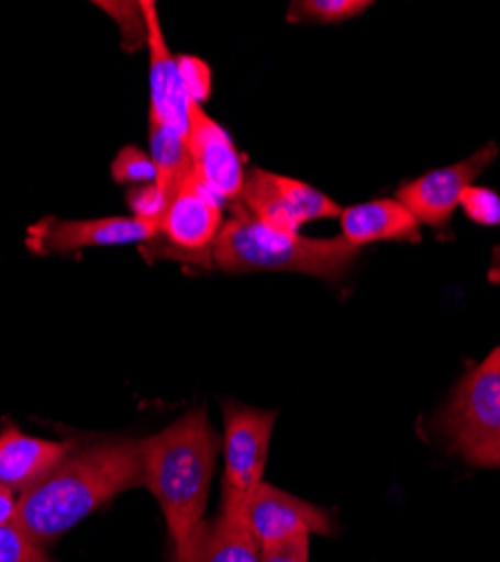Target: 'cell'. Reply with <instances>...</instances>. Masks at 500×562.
Wrapping results in <instances>:
<instances>
[{"label":"cell","instance_id":"cell-3","mask_svg":"<svg viewBox=\"0 0 500 562\" xmlns=\"http://www.w3.org/2000/svg\"><path fill=\"white\" fill-rule=\"evenodd\" d=\"M233 216L223 223L212 263L223 272L287 270L304 272L318 279H343L356 263L360 250L338 239H309L300 232H282L253 218L240 203H233Z\"/></svg>","mask_w":500,"mask_h":562},{"label":"cell","instance_id":"cell-7","mask_svg":"<svg viewBox=\"0 0 500 562\" xmlns=\"http://www.w3.org/2000/svg\"><path fill=\"white\" fill-rule=\"evenodd\" d=\"M253 218L282 232H298L318 218H338L343 207L313 184L253 167L237 201Z\"/></svg>","mask_w":500,"mask_h":562},{"label":"cell","instance_id":"cell-18","mask_svg":"<svg viewBox=\"0 0 500 562\" xmlns=\"http://www.w3.org/2000/svg\"><path fill=\"white\" fill-rule=\"evenodd\" d=\"M156 165L147 151L135 145H126L111 162V178L124 187H143L156 182Z\"/></svg>","mask_w":500,"mask_h":562},{"label":"cell","instance_id":"cell-14","mask_svg":"<svg viewBox=\"0 0 500 562\" xmlns=\"http://www.w3.org/2000/svg\"><path fill=\"white\" fill-rule=\"evenodd\" d=\"M338 221L341 237L358 250L370 244H420L422 239V223L397 199H377L343 207Z\"/></svg>","mask_w":500,"mask_h":562},{"label":"cell","instance_id":"cell-24","mask_svg":"<svg viewBox=\"0 0 500 562\" xmlns=\"http://www.w3.org/2000/svg\"><path fill=\"white\" fill-rule=\"evenodd\" d=\"M19 493L0 484V527H10L16 522V510H19Z\"/></svg>","mask_w":500,"mask_h":562},{"label":"cell","instance_id":"cell-12","mask_svg":"<svg viewBox=\"0 0 500 562\" xmlns=\"http://www.w3.org/2000/svg\"><path fill=\"white\" fill-rule=\"evenodd\" d=\"M145 27H147V48H149V120L188 137V111L190 98L180 81L176 57L169 53L165 41L160 19L156 12V3L143 0L141 3Z\"/></svg>","mask_w":500,"mask_h":562},{"label":"cell","instance_id":"cell-21","mask_svg":"<svg viewBox=\"0 0 500 562\" xmlns=\"http://www.w3.org/2000/svg\"><path fill=\"white\" fill-rule=\"evenodd\" d=\"M0 562H55L43 547L34 544L16 525L0 527Z\"/></svg>","mask_w":500,"mask_h":562},{"label":"cell","instance_id":"cell-8","mask_svg":"<svg viewBox=\"0 0 500 562\" xmlns=\"http://www.w3.org/2000/svg\"><path fill=\"white\" fill-rule=\"evenodd\" d=\"M496 158L498 147L493 143H487L456 165L433 169L415 180L403 182L395 199L420 223L431 227H444L460 207V199L467 187H471Z\"/></svg>","mask_w":500,"mask_h":562},{"label":"cell","instance_id":"cell-6","mask_svg":"<svg viewBox=\"0 0 500 562\" xmlns=\"http://www.w3.org/2000/svg\"><path fill=\"white\" fill-rule=\"evenodd\" d=\"M276 409H257L235 401L223 403V484L221 506L248 510V502L264 482Z\"/></svg>","mask_w":500,"mask_h":562},{"label":"cell","instance_id":"cell-13","mask_svg":"<svg viewBox=\"0 0 500 562\" xmlns=\"http://www.w3.org/2000/svg\"><path fill=\"white\" fill-rule=\"evenodd\" d=\"M77 448L73 439H41L19 430L10 418L0 428V484L23 495L48 477Z\"/></svg>","mask_w":500,"mask_h":562},{"label":"cell","instance_id":"cell-16","mask_svg":"<svg viewBox=\"0 0 500 562\" xmlns=\"http://www.w3.org/2000/svg\"><path fill=\"white\" fill-rule=\"evenodd\" d=\"M149 156L156 165V184L171 196L174 182L188 162V137L149 120Z\"/></svg>","mask_w":500,"mask_h":562},{"label":"cell","instance_id":"cell-5","mask_svg":"<svg viewBox=\"0 0 500 562\" xmlns=\"http://www.w3.org/2000/svg\"><path fill=\"white\" fill-rule=\"evenodd\" d=\"M223 223V203L197 178L188 158L174 182L167 212L152 246H158L163 257L214 268L212 250Z\"/></svg>","mask_w":500,"mask_h":562},{"label":"cell","instance_id":"cell-11","mask_svg":"<svg viewBox=\"0 0 500 562\" xmlns=\"http://www.w3.org/2000/svg\"><path fill=\"white\" fill-rule=\"evenodd\" d=\"M248 529L257 547L276 544L296 536H334V513L304 502L268 482H262L248 502Z\"/></svg>","mask_w":500,"mask_h":562},{"label":"cell","instance_id":"cell-17","mask_svg":"<svg viewBox=\"0 0 500 562\" xmlns=\"http://www.w3.org/2000/svg\"><path fill=\"white\" fill-rule=\"evenodd\" d=\"M370 8V0H293L287 10V21L293 25H334L349 21Z\"/></svg>","mask_w":500,"mask_h":562},{"label":"cell","instance_id":"cell-15","mask_svg":"<svg viewBox=\"0 0 500 562\" xmlns=\"http://www.w3.org/2000/svg\"><path fill=\"white\" fill-rule=\"evenodd\" d=\"M174 562H259L246 510L221 506L214 520H203L184 560Z\"/></svg>","mask_w":500,"mask_h":562},{"label":"cell","instance_id":"cell-23","mask_svg":"<svg viewBox=\"0 0 500 562\" xmlns=\"http://www.w3.org/2000/svg\"><path fill=\"white\" fill-rule=\"evenodd\" d=\"M257 549L259 562H309V536H296Z\"/></svg>","mask_w":500,"mask_h":562},{"label":"cell","instance_id":"cell-1","mask_svg":"<svg viewBox=\"0 0 500 562\" xmlns=\"http://www.w3.org/2000/svg\"><path fill=\"white\" fill-rule=\"evenodd\" d=\"M138 486H143L141 441L77 443L48 477L19 497L14 525L34 544L45 547L115 495Z\"/></svg>","mask_w":500,"mask_h":562},{"label":"cell","instance_id":"cell-2","mask_svg":"<svg viewBox=\"0 0 500 562\" xmlns=\"http://www.w3.org/2000/svg\"><path fill=\"white\" fill-rule=\"evenodd\" d=\"M221 437L203 407L186 412L160 432L141 439L143 486L156 497L174 542V560H184L203 522Z\"/></svg>","mask_w":500,"mask_h":562},{"label":"cell","instance_id":"cell-25","mask_svg":"<svg viewBox=\"0 0 500 562\" xmlns=\"http://www.w3.org/2000/svg\"><path fill=\"white\" fill-rule=\"evenodd\" d=\"M487 277H489L491 284L500 286V246H496L493 252H491V266H489Z\"/></svg>","mask_w":500,"mask_h":562},{"label":"cell","instance_id":"cell-22","mask_svg":"<svg viewBox=\"0 0 500 562\" xmlns=\"http://www.w3.org/2000/svg\"><path fill=\"white\" fill-rule=\"evenodd\" d=\"M178 75L180 81H184V88L188 92L190 102H197L203 106V102L210 98L212 92V70L201 57L192 55H180L176 57Z\"/></svg>","mask_w":500,"mask_h":562},{"label":"cell","instance_id":"cell-19","mask_svg":"<svg viewBox=\"0 0 500 562\" xmlns=\"http://www.w3.org/2000/svg\"><path fill=\"white\" fill-rule=\"evenodd\" d=\"M463 212L482 227H498L500 225V196L489 190V187L471 184L465 190L460 199Z\"/></svg>","mask_w":500,"mask_h":562},{"label":"cell","instance_id":"cell-20","mask_svg":"<svg viewBox=\"0 0 500 562\" xmlns=\"http://www.w3.org/2000/svg\"><path fill=\"white\" fill-rule=\"evenodd\" d=\"M126 201L133 212V218H141V221L158 227L167 212L169 194H165L154 182V184H143V187H131V190L126 192Z\"/></svg>","mask_w":500,"mask_h":562},{"label":"cell","instance_id":"cell-9","mask_svg":"<svg viewBox=\"0 0 500 562\" xmlns=\"http://www.w3.org/2000/svg\"><path fill=\"white\" fill-rule=\"evenodd\" d=\"M188 158L197 178L221 203H237L244 190L246 167L231 133L214 122L201 104L188 111Z\"/></svg>","mask_w":500,"mask_h":562},{"label":"cell","instance_id":"cell-4","mask_svg":"<svg viewBox=\"0 0 500 562\" xmlns=\"http://www.w3.org/2000/svg\"><path fill=\"white\" fill-rule=\"evenodd\" d=\"M448 452L474 468L500 471V345L451 390L435 416Z\"/></svg>","mask_w":500,"mask_h":562},{"label":"cell","instance_id":"cell-10","mask_svg":"<svg viewBox=\"0 0 500 562\" xmlns=\"http://www.w3.org/2000/svg\"><path fill=\"white\" fill-rule=\"evenodd\" d=\"M158 227L133 216H109L88 221H41L30 227L27 246L36 255H64L84 248L152 244Z\"/></svg>","mask_w":500,"mask_h":562}]
</instances>
